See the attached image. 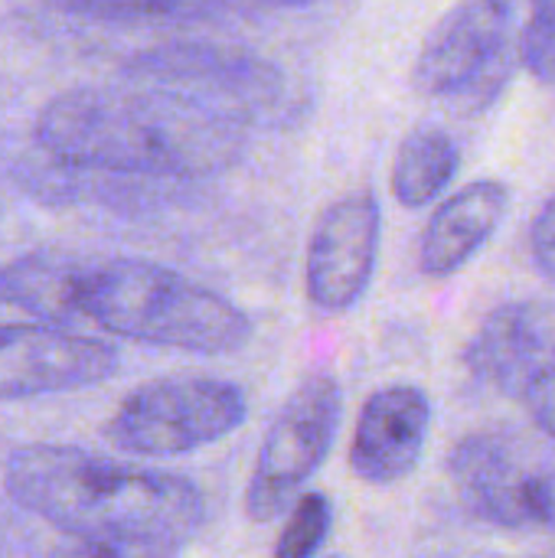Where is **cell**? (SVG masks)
<instances>
[{
	"instance_id": "obj_1",
	"label": "cell",
	"mask_w": 555,
	"mask_h": 558,
	"mask_svg": "<svg viewBox=\"0 0 555 558\" xmlns=\"http://www.w3.org/2000/svg\"><path fill=\"white\" fill-rule=\"evenodd\" d=\"M36 144L75 170L203 180L242 157L245 124L144 82L82 85L43 105Z\"/></svg>"
},
{
	"instance_id": "obj_2",
	"label": "cell",
	"mask_w": 555,
	"mask_h": 558,
	"mask_svg": "<svg viewBox=\"0 0 555 558\" xmlns=\"http://www.w3.org/2000/svg\"><path fill=\"white\" fill-rule=\"evenodd\" d=\"M7 497L69 539H121L183 549L206 523L186 477L98 458L72 445H26L3 468Z\"/></svg>"
},
{
	"instance_id": "obj_3",
	"label": "cell",
	"mask_w": 555,
	"mask_h": 558,
	"mask_svg": "<svg viewBox=\"0 0 555 558\" xmlns=\"http://www.w3.org/2000/svg\"><path fill=\"white\" fill-rule=\"evenodd\" d=\"M75 311L114 337L200 356H226L252 340L249 314L229 298L141 258L82 265Z\"/></svg>"
},
{
	"instance_id": "obj_4",
	"label": "cell",
	"mask_w": 555,
	"mask_h": 558,
	"mask_svg": "<svg viewBox=\"0 0 555 558\" xmlns=\"http://www.w3.org/2000/svg\"><path fill=\"white\" fill-rule=\"evenodd\" d=\"M245 415V392L236 383L170 376L124 396L105 425V441L137 458H177L229 438Z\"/></svg>"
},
{
	"instance_id": "obj_5",
	"label": "cell",
	"mask_w": 555,
	"mask_h": 558,
	"mask_svg": "<svg viewBox=\"0 0 555 558\" xmlns=\"http://www.w3.org/2000/svg\"><path fill=\"white\" fill-rule=\"evenodd\" d=\"M514 10L517 0H458L415 56V92L464 111L487 108L510 78Z\"/></svg>"
},
{
	"instance_id": "obj_6",
	"label": "cell",
	"mask_w": 555,
	"mask_h": 558,
	"mask_svg": "<svg viewBox=\"0 0 555 558\" xmlns=\"http://www.w3.org/2000/svg\"><path fill=\"white\" fill-rule=\"evenodd\" d=\"M134 82L170 88L239 124H262L291 101L288 75L265 56L219 43H177L137 56Z\"/></svg>"
},
{
	"instance_id": "obj_7",
	"label": "cell",
	"mask_w": 555,
	"mask_h": 558,
	"mask_svg": "<svg viewBox=\"0 0 555 558\" xmlns=\"http://www.w3.org/2000/svg\"><path fill=\"white\" fill-rule=\"evenodd\" d=\"M343 389L334 373H307L275 415L245 487L252 523L278 520L334 448Z\"/></svg>"
},
{
	"instance_id": "obj_8",
	"label": "cell",
	"mask_w": 555,
	"mask_h": 558,
	"mask_svg": "<svg viewBox=\"0 0 555 558\" xmlns=\"http://www.w3.org/2000/svg\"><path fill=\"white\" fill-rule=\"evenodd\" d=\"M448 474L464 510L497 530H543L555 523V481L523 464L517 448L494 432L464 435Z\"/></svg>"
},
{
	"instance_id": "obj_9",
	"label": "cell",
	"mask_w": 555,
	"mask_h": 558,
	"mask_svg": "<svg viewBox=\"0 0 555 558\" xmlns=\"http://www.w3.org/2000/svg\"><path fill=\"white\" fill-rule=\"evenodd\" d=\"M118 350L46 324H0V402L72 392L111 379Z\"/></svg>"
},
{
	"instance_id": "obj_10",
	"label": "cell",
	"mask_w": 555,
	"mask_h": 558,
	"mask_svg": "<svg viewBox=\"0 0 555 558\" xmlns=\"http://www.w3.org/2000/svg\"><path fill=\"white\" fill-rule=\"evenodd\" d=\"M379 232L383 216L370 190H353L321 213L304 262V284L314 307L343 314L366 294L379 258Z\"/></svg>"
},
{
	"instance_id": "obj_11",
	"label": "cell",
	"mask_w": 555,
	"mask_h": 558,
	"mask_svg": "<svg viewBox=\"0 0 555 558\" xmlns=\"http://www.w3.org/2000/svg\"><path fill=\"white\" fill-rule=\"evenodd\" d=\"M468 373L520 399L555 379V301H510L494 307L464 347Z\"/></svg>"
},
{
	"instance_id": "obj_12",
	"label": "cell",
	"mask_w": 555,
	"mask_h": 558,
	"mask_svg": "<svg viewBox=\"0 0 555 558\" xmlns=\"http://www.w3.org/2000/svg\"><path fill=\"white\" fill-rule=\"evenodd\" d=\"M432 402L419 386L396 383L376 389L357 418L350 438V471L373 487L406 481L429 445Z\"/></svg>"
},
{
	"instance_id": "obj_13",
	"label": "cell",
	"mask_w": 555,
	"mask_h": 558,
	"mask_svg": "<svg viewBox=\"0 0 555 558\" xmlns=\"http://www.w3.org/2000/svg\"><path fill=\"white\" fill-rule=\"evenodd\" d=\"M510 193L500 180H474L451 193L429 219L419 245V268L429 278H448L461 271L494 235Z\"/></svg>"
},
{
	"instance_id": "obj_14",
	"label": "cell",
	"mask_w": 555,
	"mask_h": 558,
	"mask_svg": "<svg viewBox=\"0 0 555 558\" xmlns=\"http://www.w3.org/2000/svg\"><path fill=\"white\" fill-rule=\"evenodd\" d=\"M79 268L82 265L56 252H29L23 258H13L7 268H0V298L56 327H65L72 317H79L75 311Z\"/></svg>"
},
{
	"instance_id": "obj_15",
	"label": "cell",
	"mask_w": 555,
	"mask_h": 558,
	"mask_svg": "<svg viewBox=\"0 0 555 558\" xmlns=\"http://www.w3.org/2000/svg\"><path fill=\"white\" fill-rule=\"evenodd\" d=\"M458 141L438 124H419L406 134L393 163V196L406 209L429 206L458 177Z\"/></svg>"
},
{
	"instance_id": "obj_16",
	"label": "cell",
	"mask_w": 555,
	"mask_h": 558,
	"mask_svg": "<svg viewBox=\"0 0 555 558\" xmlns=\"http://www.w3.org/2000/svg\"><path fill=\"white\" fill-rule=\"evenodd\" d=\"M59 10L101 23L147 20H206L222 10L219 0H52Z\"/></svg>"
},
{
	"instance_id": "obj_17",
	"label": "cell",
	"mask_w": 555,
	"mask_h": 558,
	"mask_svg": "<svg viewBox=\"0 0 555 558\" xmlns=\"http://www.w3.org/2000/svg\"><path fill=\"white\" fill-rule=\"evenodd\" d=\"M334 530V507L324 494H301L275 543V558H317Z\"/></svg>"
},
{
	"instance_id": "obj_18",
	"label": "cell",
	"mask_w": 555,
	"mask_h": 558,
	"mask_svg": "<svg viewBox=\"0 0 555 558\" xmlns=\"http://www.w3.org/2000/svg\"><path fill=\"white\" fill-rule=\"evenodd\" d=\"M520 62L536 82L555 85V0L530 3L520 33Z\"/></svg>"
},
{
	"instance_id": "obj_19",
	"label": "cell",
	"mask_w": 555,
	"mask_h": 558,
	"mask_svg": "<svg viewBox=\"0 0 555 558\" xmlns=\"http://www.w3.org/2000/svg\"><path fill=\"white\" fill-rule=\"evenodd\" d=\"M180 549L157 543H121V539H72L56 558H177Z\"/></svg>"
},
{
	"instance_id": "obj_20",
	"label": "cell",
	"mask_w": 555,
	"mask_h": 558,
	"mask_svg": "<svg viewBox=\"0 0 555 558\" xmlns=\"http://www.w3.org/2000/svg\"><path fill=\"white\" fill-rule=\"evenodd\" d=\"M530 252L536 268L555 284V196L543 203V209L530 226Z\"/></svg>"
},
{
	"instance_id": "obj_21",
	"label": "cell",
	"mask_w": 555,
	"mask_h": 558,
	"mask_svg": "<svg viewBox=\"0 0 555 558\" xmlns=\"http://www.w3.org/2000/svg\"><path fill=\"white\" fill-rule=\"evenodd\" d=\"M523 405L530 409L533 422L555 438V379H546L543 386H536L533 392L523 396Z\"/></svg>"
},
{
	"instance_id": "obj_22",
	"label": "cell",
	"mask_w": 555,
	"mask_h": 558,
	"mask_svg": "<svg viewBox=\"0 0 555 558\" xmlns=\"http://www.w3.org/2000/svg\"><path fill=\"white\" fill-rule=\"evenodd\" d=\"M262 3H278V7H294V3H311V0H262Z\"/></svg>"
},
{
	"instance_id": "obj_23",
	"label": "cell",
	"mask_w": 555,
	"mask_h": 558,
	"mask_svg": "<svg viewBox=\"0 0 555 558\" xmlns=\"http://www.w3.org/2000/svg\"><path fill=\"white\" fill-rule=\"evenodd\" d=\"M334 558H337V556H334Z\"/></svg>"
}]
</instances>
